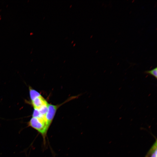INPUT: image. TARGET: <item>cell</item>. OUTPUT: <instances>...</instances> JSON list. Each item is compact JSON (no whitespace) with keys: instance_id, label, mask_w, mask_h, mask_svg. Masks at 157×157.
I'll return each instance as SVG.
<instances>
[{"instance_id":"obj_4","label":"cell","mask_w":157,"mask_h":157,"mask_svg":"<svg viewBox=\"0 0 157 157\" xmlns=\"http://www.w3.org/2000/svg\"><path fill=\"white\" fill-rule=\"evenodd\" d=\"M157 141H156L155 143L153 144L151 148L149 151V153L150 154V157H157L156 154V146Z\"/></svg>"},{"instance_id":"obj_2","label":"cell","mask_w":157,"mask_h":157,"mask_svg":"<svg viewBox=\"0 0 157 157\" xmlns=\"http://www.w3.org/2000/svg\"><path fill=\"white\" fill-rule=\"evenodd\" d=\"M48 103L44 97L41 95L31 101V104L34 108L38 109L41 107Z\"/></svg>"},{"instance_id":"obj_1","label":"cell","mask_w":157,"mask_h":157,"mask_svg":"<svg viewBox=\"0 0 157 157\" xmlns=\"http://www.w3.org/2000/svg\"><path fill=\"white\" fill-rule=\"evenodd\" d=\"M74 97L71 98L70 99L67 100L63 103L59 105H53L49 104L48 105L47 111L46 114V118L48 124L51 126L53 120L55 117L56 113L58 108L62 105L63 104L73 99Z\"/></svg>"},{"instance_id":"obj_5","label":"cell","mask_w":157,"mask_h":157,"mask_svg":"<svg viewBox=\"0 0 157 157\" xmlns=\"http://www.w3.org/2000/svg\"><path fill=\"white\" fill-rule=\"evenodd\" d=\"M144 73L146 74H148L153 76L156 79L157 78V67L149 70L146 71Z\"/></svg>"},{"instance_id":"obj_3","label":"cell","mask_w":157,"mask_h":157,"mask_svg":"<svg viewBox=\"0 0 157 157\" xmlns=\"http://www.w3.org/2000/svg\"><path fill=\"white\" fill-rule=\"evenodd\" d=\"M30 95L31 101L41 95L37 91L31 88L30 89Z\"/></svg>"}]
</instances>
